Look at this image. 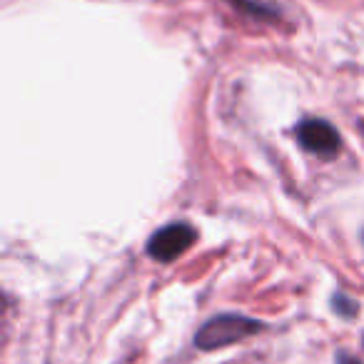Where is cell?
<instances>
[{
    "instance_id": "2",
    "label": "cell",
    "mask_w": 364,
    "mask_h": 364,
    "mask_svg": "<svg viewBox=\"0 0 364 364\" xmlns=\"http://www.w3.org/2000/svg\"><path fill=\"white\" fill-rule=\"evenodd\" d=\"M198 240L195 228H190L188 223H172L165 225L162 230L152 232V237L147 240V255L157 262H172L180 255H185Z\"/></svg>"
},
{
    "instance_id": "1",
    "label": "cell",
    "mask_w": 364,
    "mask_h": 364,
    "mask_svg": "<svg viewBox=\"0 0 364 364\" xmlns=\"http://www.w3.org/2000/svg\"><path fill=\"white\" fill-rule=\"evenodd\" d=\"M264 324L259 319L245 317V314H218V317L208 319L195 334V347L203 352H215V349L230 347L235 342L252 337V334L262 332Z\"/></svg>"
},
{
    "instance_id": "4",
    "label": "cell",
    "mask_w": 364,
    "mask_h": 364,
    "mask_svg": "<svg viewBox=\"0 0 364 364\" xmlns=\"http://www.w3.org/2000/svg\"><path fill=\"white\" fill-rule=\"evenodd\" d=\"M332 307H334V312H337L339 317L352 319L354 314H357L359 304L354 302V299H349L347 294H334V297H332Z\"/></svg>"
},
{
    "instance_id": "5",
    "label": "cell",
    "mask_w": 364,
    "mask_h": 364,
    "mask_svg": "<svg viewBox=\"0 0 364 364\" xmlns=\"http://www.w3.org/2000/svg\"><path fill=\"white\" fill-rule=\"evenodd\" d=\"M337 364H362V362H359V359L354 357V354L339 352V354H337Z\"/></svg>"
},
{
    "instance_id": "3",
    "label": "cell",
    "mask_w": 364,
    "mask_h": 364,
    "mask_svg": "<svg viewBox=\"0 0 364 364\" xmlns=\"http://www.w3.org/2000/svg\"><path fill=\"white\" fill-rule=\"evenodd\" d=\"M297 142L319 157H334L339 152V132L322 117H307L297 125Z\"/></svg>"
}]
</instances>
